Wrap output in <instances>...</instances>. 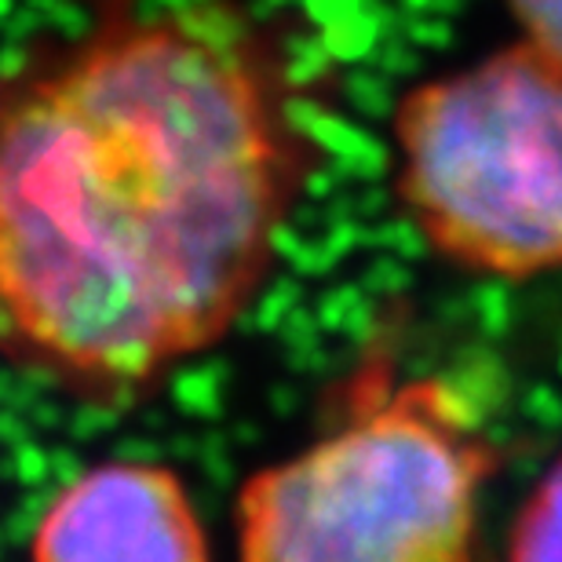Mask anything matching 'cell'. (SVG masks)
I'll return each mask as SVG.
<instances>
[{
    "label": "cell",
    "mask_w": 562,
    "mask_h": 562,
    "mask_svg": "<svg viewBox=\"0 0 562 562\" xmlns=\"http://www.w3.org/2000/svg\"><path fill=\"white\" fill-rule=\"evenodd\" d=\"M285 41L234 0L117 11L0 70V362L136 409L227 340L318 176Z\"/></svg>",
    "instance_id": "obj_1"
},
{
    "label": "cell",
    "mask_w": 562,
    "mask_h": 562,
    "mask_svg": "<svg viewBox=\"0 0 562 562\" xmlns=\"http://www.w3.org/2000/svg\"><path fill=\"white\" fill-rule=\"evenodd\" d=\"M501 468L475 402L373 336L325 387L307 442L241 482L238 562H482Z\"/></svg>",
    "instance_id": "obj_2"
},
{
    "label": "cell",
    "mask_w": 562,
    "mask_h": 562,
    "mask_svg": "<svg viewBox=\"0 0 562 562\" xmlns=\"http://www.w3.org/2000/svg\"><path fill=\"white\" fill-rule=\"evenodd\" d=\"M395 198L446 267L562 274V63L530 41L427 77L391 117Z\"/></svg>",
    "instance_id": "obj_3"
},
{
    "label": "cell",
    "mask_w": 562,
    "mask_h": 562,
    "mask_svg": "<svg viewBox=\"0 0 562 562\" xmlns=\"http://www.w3.org/2000/svg\"><path fill=\"white\" fill-rule=\"evenodd\" d=\"M30 562H216L179 471L103 460L66 479L30 533Z\"/></svg>",
    "instance_id": "obj_4"
},
{
    "label": "cell",
    "mask_w": 562,
    "mask_h": 562,
    "mask_svg": "<svg viewBox=\"0 0 562 562\" xmlns=\"http://www.w3.org/2000/svg\"><path fill=\"white\" fill-rule=\"evenodd\" d=\"M504 562H562V453L515 512Z\"/></svg>",
    "instance_id": "obj_5"
},
{
    "label": "cell",
    "mask_w": 562,
    "mask_h": 562,
    "mask_svg": "<svg viewBox=\"0 0 562 562\" xmlns=\"http://www.w3.org/2000/svg\"><path fill=\"white\" fill-rule=\"evenodd\" d=\"M522 30V41L562 63V0H504Z\"/></svg>",
    "instance_id": "obj_6"
}]
</instances>
